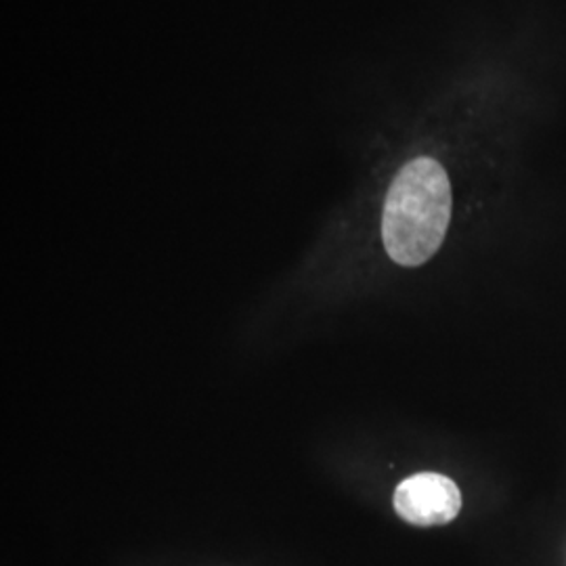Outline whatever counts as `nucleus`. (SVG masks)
I'll use <instances>...</instances> for the list:
<instances>
[{"mask_svg": "<svg viewBox=\"0 0 566 566\" xmlns=\"http://www.w3.org/2000/svg\"><path fill=\"white\" fill-rule=\"evenodd\" d=\"M451 182L443 164L418 156L390 182L382 212V242L401 266L428 263L446 240L451 221Z\"/></svg>", "mask_w": 566, "mask_h": 566, "instance_id": "f257e3e1", "label": "nucleus"}, {"mask_svg": "<svg viewBox=\"0 0 566 566\" xmlns=\"http://www.w3.org/2000/svg\"><path fill=\"white\" fill-rule=\"evenodd\" d=\"M392 502L397 514L409 525H447L462 510V493L446 474L420 472L395 489Z\"/></svg>", "mask_w": 566, "mask_h": 566, "instance_id": "f03ea898", "label": "nucleus"}]
</instances>
